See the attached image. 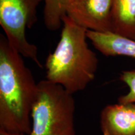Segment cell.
I'll list each match as a JSON object with an SVG mask.
<instances>
[{
	"label": "cell",
	"instance_id": "obj_1",
	"mask_svg": "<svg viewBox=\"0 0 135 135\" xmlns=\"http://www.w3.org/2000/svg\"><path fill=\"white\" fill-rule=\"evenodd\" d=\"M38 83L23 56L0 35V128L29 134Z\"/></svg>",
	"mask_w": 135,
	"mask_h": 135
},
{
	"label": "cell",
	"instance_id": "obj_11",
	"mask_svg": "<svg viewBox=\"0 0 135 135\" xmlns=\"http://www.w3.org/2000/svg\"><path fill=\"white\" fill-rule=\"evenodd\" d=\"M0 135H26L23 133H13V132H9L3 129L0 128Z\"/></svg>",
	"mask_w": 135,
	"mask_h": 135
},
{
	"label": "cell",
	"instance_id": "obj_2",
	"mask_svg": "<svg viewBox=\"0 0 135 135\" xmlns=\"http://www.w3.org/2000/svg\"><path fill=\"white\" fill-rule=\"evenodd\" d=\"M60 41L47 56L46 80L73 94L84 90L94 80L98 59L87 42V30L68 16L63 19Z\"/></svg>",
	"mask_w": 135,
	"mask_h": 135
},
{
	"label": "cell",
	"instance_id": "obj_4",
	"mask_svg": "<svg viewBox=\"0 0 135 135\" xmlns=\"http://www.w3.org/2000/svg\"><path fill=\"white\" fill-rule=\"evenodd\" d=\"M44 0H0V25L10 45L23 57L42 68L38 48L26 37V29L36 23L37 9Z\"/></svg>",
	"mask_w": 135,
	"mask_h": 135
},
{
	"label": "cell",
	"instance_id": "obj_3",
	"mask_svg": "<svg viewBox=\"0 0 135 135\" xmlns=\"http://www.w3.org/2000/svg\"><path fill=\"white\" fill-rule=\"evenodd\" d=\"M38 87L28 135H76L73 94L47 80L39 82Z\"/></svg>",
	"mask_w": 135,
	"mask_h": 135
},
{
	"label": "cell",
	"instance_id": "obj_9",
	"mask_svg": "<svg viewBox=\"0 0 135 135\" xmlns=\"http://www.w3.org/2000/svg\"><path fill=\"white\" fill-rule=\"evenodd\" d=\"M74 0H44L43 19L46 28L56 31L63 25V19Z\"/></svg>",
	"mask_w": 135,
	"mask_h": 135
},
{
	"label": "cell",
	"instance_id": "obj_6",
	"mask_svg": "<svg viewBox=\"0 0 135 135\" xmlns=\"http://www.w3.org/2000/svg\"><path fill=\"white\" fill-rule=\"evenodd\" d=\"M103 135H135V103L109 104L100 114Z\"/></svg>",
	"mask_w": 135,
	"mask_h": 135
},
{
	"label": "cell",
	"instance_id": "obj_10",
	"mask_svg": "<svg viewBox=\"0 0 135 135\" xmlns=\"http://www.w3.org/2000/svg\"><path fill=\"white\" fill-rule=\"evenodd\" d=\"M119 79L129 88V91L118 98L119 103H135V69L123 71Z\"/></svg>",
	"mask_w": 135,
	"mask_h": 135
},
{
	"label": "cell",
	"instance_id": "obj_5",
	"mask_svg": "<svg viewBox=\"0 0 135 135\" xmlns=\"http://www.w3.org/2000/svg\"><path fill=\"white\" fill-rule=\"evenodd\" d=\"M112 0H74L67 16L88 31L113 33Z\"/></svg>",
	"mask_w": 135,
	"mask_h": 135
},
{
	"label": "cell",
	"instance_id": "obj_7",
	"mask_svg": "<svg viewBox=\"0 0 135 135\" xmlns=\"http://www.w3.org/2000/svg\"><path fill=\"white\" fill-rule=\"evenodd\" d=\"M88 39L98 51L106 56H123L135 59V40L113 33L87 30Z\"/></svg>",
	"mask_w": 135,
	"mask_h": 135
},
{
	"label": "cell",
	"instance_id": "obj_8",
	"mask_svg": "<svg viewBox=\"0 0 135 135\" xmlns=\"http://www.w3.org/2000/svg\"><path fill=\"white\" fill-rule=\"evenodd\" d=\"M113 33L135 40V0H112Z\"/></svg>",
	"mask_w": 135,
	"mask_h": 135
}]
</instances>
